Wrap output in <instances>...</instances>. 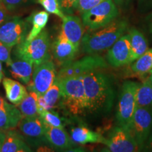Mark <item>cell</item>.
I'll return each instance as SVG.
<instances>
[{
    "mask_svg": "<svg viewBox=\"0 0 152 152\" xmlns=\"http://www.w3.org/2000/svg\"><path fill=\"white\" fill-rule=\"evenodd\" d=\"M118 16V9L113 0H104L96 7L82 14V21L90 30L103 28Z\"/></svg>",
    "mask_w": 152,
    "mask_h": 152,
    "instance_id": "obj_6",
    "label": "cell"
},
{
    "mask_svg": "<svg viewBox=\"0 0 152 152\" xmlns=\"http://www.w3.org/2000/svg\"><path fill=\"white\" fill-rule=\"evenodd\" d=\"M62 20L61 32L68 40L79 48L84 35V25L82 20L78 16L68 15L64 16Z\"/></svg>",
    "mask_w": 152,
    "mask_h": 152,
    "instance_id": "obj_14",
    "label": "cell"
},
{
    "mask_svg": "<svg viewBox=\"0 0 152 152\" xmlns=\"http://www.w3.org/2000/svg\"><path fill=\"white\" fill-rule=\"evenodd\" d=\"M38 94L33 91H30L21 102L17 104V107L23 117H35L39 115L37 109Z\"/></svg>",
    "mask_w": 152,
    "mask_h": 152,
    "instance_id": "obj_24",
    "label": "cell"
},
{
    "mask_svg": "<svg viewBox=\"0 0 152 152\" xmlns=\"http://www.w3.org/2000/svg\"><path fill=\"white\" fill-rule=\"evenodd\" d=\"M2 83L7 98L13 104L17 105L28 94L26 87L18 81L5 77Z\"/></svg>",
    "mask_w": 152,
    "mask_h": 152,
    "instance_id": "obj_19",
    "label": "cell"
},
{
    "mask_svg": "<svg viewBox=\"0 0 152 152\" xmlns=\"http://www.w3.org/2000/svg\"><path fill=\"white\" fill-rule=\"evenodd\" d=\"M49 13L45 11H40L34 13L30 17V20L33 27L26 37V40L30 41L39 35L42 31L48 22Z\"/></svg>",
    "mask_w": 152,
    "mask_h": 152,
    "instance_id": "obj_25",
    "label": "cell"
},
{
    "mask_svg": "<svg viewBox=\"0 0 152 152\" xmlns=\"http://www.w3.org/2000/svg\"><path fill=\"white\" fill-rule=\"evenodd\" d=\"M1 1H2V0H0V2H1Z\"/></svg>",
    "mask_w": 152,
    "mask_h": 152,
    "instance_id": "obj_44",
    "label": "cell"
},
{
    "mask_svg": "<svg viewBox=\"0 0 152 152\" xmlns=\"http://www.w3.org/2000/svg\"><path fill=\"white\" fill-rule=\"evenodd\" d=\"M128 23L124 19H116L103 28L90 30L81 40L83 51L89 55H96L109 50L128 29Z\"/></svg>",
    "mask_w": 152,
    "mask_h": 152,
    "instance_id": "obj_2",
    "label": "cell"
},
{
    "mask_svg": "<svg viewBox=\"0 0 152 152\" xmlns=\"http://www.w3.org/2000/svg\"><path fill=\"white\" fill-rule=\"evenodd\" d=\"M103 1L104 0H77L74 4L73 9L82 15Z\"/></svg>",
    "mask_w": 152,
    "mask_h": 152,
    "instance_id": "obj_30",
    "label": "cell"
},
{
    "mask_svg": "<svg viewBox=\"0 0 152 152\" xmlns=\"http://www.w3.org/2000/svg\"><path fill=\"white\" fill-rule=\"evenodd\" d=\"M6 132V130H5ZM31 150L23 141L20 137L16 132L10 130L5 132L4 139L1 144L0 152H21L30 151Z\"/></svg>",
    "mask_w": 152,
    "mask_h": 152,
    "instance_id": "obj_18",
    "label": "cell"
},
{
    "mask_svg": "<svg viewBox=\"0 0 152 152\" xmlns=\"http://www.w3.org/2000/svg\"><path fill=\"white\" fill-rule=\"evenodd\" d=\"M61 90L60 82L56 77L53 85L45 94L43 95H38V113L44 110L52 111L53 109L56 108L58 101L61 100Z\"/></svg>",
    "mask_w": 152,
    "mask_h": 152,
    "instance_id": "obj_15",
    "label": "cell"
},
{
    "mask_svg": "<svg viewBox=\"0 0 152 152\" xmlns=\"http://www.w3.org/2000/svg\"><path fill=\"white\" fill-rule=\"evenodd\" d=\"M5 136V131H0V149H1V144L3 143L4 139Z\"/></svg>",
    "mask_w": 152,
    "mask_h": 152,
    "instance_id": "obj_40",
    "label": "cell"
},
{
    "mask_svg": "<svg viewBox=\"0 0 152 152\" xmlns=\"http://www.w3.org/2000/svg\"><path fill=\"white\" fill-rule=\"evenodd\" d=\"M45 136L51 144L57 149H70L73 146V140L64 128H56L45 123Z\"/></svg>",
    "mask_w": 152,
    "mask_h": 152,
    "instance_id": "obj_17",
    "label": "cell"
},
{
    "mask_svg": "<svg viewBox=\"0 0 152 152\" xmlns=\"http://www.w3.org/2000/svg\"><path fill=\"white\" fill-rule=\"evenodd\" d=\"M14 54L19 59L28 61L34 66L50 60V40L48 33L42 30L32 40L24 39L17 45Z\"/></svg>",
    "mask_w": 152,
    "mask_h": 152,
    "instance_id": "obj_4",
    "label": "cell"
},
{
    "mask_svg": "<svg viewBox=\"0 0 152 152\" xmlns=\"http://www.w3.org/2000/svg\"><path fill=\"white\" fill-rule=\"evenodd\" d=\"M139 83L127 80L123 83L120 93L116 110V120L119 126L128 130L136 109V92Z\"/></svg>",
    "mask_w": 152,
    "mask_h": 152,
    "instance_id": "obj_5",
    "label": "cell"
},
{
    "mask_svg": "<svg viewBox=\"0 0 152 152\" xmlns=\"http://www.w3.org/2000/svg\"><path fill=\"white\" fill-rule=\"evenodd\" d=\"M129 36L130 39L132 57L131 63L137 59L149 49L148 42L144 35L137 29L132 28L129 30Z\"/></svg>",
    "mask_w": 152,
    "mask_h": 152,
    "instance_id": "obj_21",
    "label": "cell"
},
{
    "mask_svg": "<svg viewBox=\"0 0 152 152\" xmlns=\"http://www.w3.org/2000/svg\"><path fill=\"white\" fill-rule=\"evenodd\" d=\"M1 61H0V82L1 81L3 77H4V73L2 71V65H1Z\"/></svg>",
    "mask_w": 152,
    "mask_h": 152,
    "instance_id": "obj_41",
    "label": "cell"
},
{
    "mask_svg": "<svg viewBox=\"0 0 152 152\" xmlns=\"http://www.w3.org/2000/svg\"><path fill=\"white\" fill-rule=\"evenodd\" d=\"M11 105V104H9L7 103V102H6V101L1 96H0V111L2 109H7V108L9 107Z\"/></svg>",
    "mask_w": 152,
    "mask_h": 152,
    "instance_id": "obj_38",
    "label": "cell"
},
{
    "mask_svg": "<svg viewBox=\"0 0 152 152\" xmlns=\"http://www.w3.org/2000/svg\"><path fill=\"white\" fill-rule=\"evenodd\" d=\"M133 62L130 66L131 71L133 73L143 75L151 71L152 69V49H148L144 54Z\"/></svg>",
    "mask_w": 152,
    "mask_h": 152,
    "instance_id": "obj_27",
    "label": "cell"
},
{
    "mask_svg": "<svg viewBox=\"0 0 152 152\" xmlns=\"http://www.w3.org/2000/svg\"><path fill=\"white\" fill-rule=\"evenodd\" d=\"M136 106L152 109V85L147 80L139 83L136 92Z\"/></svg>",
    "mask_w": 152,
    "mask_h": 152,
    "instance_id": "obj_26",
    "label": "cell"
},
{
    "mask_svg": "<svg viewBox=\"0 0 152 152\" xmlns=\"http://www.w3.org/2000/svg\"><path fill=\"white\" fill-rule=\"evenodd\" d=\"M33 64L28 61L20 59L11 62L9 65L10 72L14 78L28 85L31 80L33 75Z\"/></svg>",
    "mask_w": 152,
    "mask_h": 152,
    "instance_id": "obj_22",
    "label": "cell"
},
{
    "mask_svg": "<svg viewBox=\"0 0 152 152\" xmlns=\"http://www.w3.org/2000/svg\"><path fill=\"white\" fill-rule=\"evenodd\" d=\"M23 118L19 109L14 105L0 111V131H7L18 126Z\"/></svg>",
    "mask_w": 152,
    "mask_h": 152,
    "instance_id": "obj_23",
    "label": "cell"
},
{
    "mask_svg": "<svg viewBox=\"0 0 152 152\" xmlns=\"http://www.w3.org/2000/svg\"><path fill=\"white\" fill-rule=\"evenodd\" d=\"M146 22H147V26L148 30L151 34H152V12L148 15L146 18Z\"/></svg>",
    "mask_w": 152,
    "mask_h": 152,
    "instance_id": "obj_37",
    "label": "cell"
},
{
    "mask_svg": "<svg viewBox=\"0 0 152 152\" xmlns=\"http://www.w3.org/2000/svg\"><path fill=\"white\" fill-rule=\"evenodd\" d=\"M132 49L129 34H124L113 44L106 54L109 65L118 68L131 64Z\"/></svg>",
    "mask_w": 152,
    "mask_h": 152,
    "instance_id": "obj_12",
    "label": "cell"
},
{
    "mask_svg": "<svg viewBox=\"0 0 152 152\" xmlns=\"http://www.w3.org/2000/svg\"><path fill=\"white\" fill-rule=\"evenodd\" d=\"M142 151H152V130L151 133L149 134V137H148L147 141H146L145 144L143 149L142 150Z\"/></svg>",
    "mask_w": 152,
    "mask_h": 152,
    "instance_id": "obj_36",
    "label": "cell"
},
{
    "mask_svg": "<svg viewBox=\"0 0 152 152\" xmlns=\"http://www.w3.org/2000/svg\"><path fill=\"white\" fill-rule=\"evenodd\" d=\"M87 100V111L108 114L115 99L113 83L109 75L96 70L81 76Z\"/></svg>",
    "mask_w": 152,
    "mask_h": 152,
    "instance_id": "obj_1",
    "label": "cell"
},
{
    "mask_svg": "<svg viewBox=\"0 0 152 152\" xmlns=\"http://www.w3.org/2000/svg\"><path fill=\"white\" fill-rule=\"evenodd\" d=\"M108 67L106 61L99 54L89 55L76 61H71L62 66L56 75L58 79L66 77H81L90 72L101 70Z\"/></svg>",
    "mask_w": 152,
    "mask_h": 152,
    "instance_id": "obj_7",
    "label": "cell"
},
{
    "mask_svg": "<svg viewBox=\"0 0 152 152\" xmlns=\"http://www.w3.org/2000/svg\"><path fill=\"white\" fill-rule=\"evenodd\" d=\"M11 49V47H7L4 44L0 42V61L6 63L8 66L12 62L10 56Z\"/></svg>",
    "mask_w": 152,
    "mask_h": 152,
    "instance_id": "obj_31",
    "label": "cell"
},
{
    "mask_svg": "<svg viewBox=\"0 0 152 152\" xmlns=\"http://www.w3.org/2000/svg\"><path fill=\"white\" fill-rule=\"evenodd\" d=\"M9 11L7 9L6 6L2 1L0 2V26L7 21L9 17Z\"/></svg>",
    "mask_w": 152,
    "mask_h": 152,
    "instance_id": "obj_35",
    "label": "cell"
},
{
    "mask_svg": "<svg viewBox=\"0 0 152 152\" xmlns=\"http://www.w3.org/2000/svg\"><path fill=\"white\" fill-rule=\"evenodd\" d=\"M138 9L141 12L152 10V0H138Z\"/></svg>",
    "mask_w": 152,
    "mask_h": 152,
    "instance_id": "obj_34",
    "label": "cell"
},
{
    "mask_svg": "<svg viewBox=\"0 0 152 152\" xmlns=\"http://www.w3.org/2000/svg\"><path fill=\"white\" fill-rule=\"evenodd\" d=\"M58 80L61 90V100L68 111L73 115H83L87 112L86 96L82 77H66Z\"/></svg>",
    "mask_w": 152,
    "mask_h": 152,
    "instance_id": "obj_3",
    "label": "cell"
},
{
    "mask_svg": "<svg viewBox=\"0 0 152 152\" xmlns=\"http://www.w3.org/2000/svg\"><path fill=\"white\" fill-rule=\"evenodd\" d=\"M56 68L52 59L34 66L31 80L28 84L29 91L43 95L54 83L56 77Z\"/></svg>",
    "mask_w": 152,
    "mask_h": 152,
    "instance_id": "obj_9",
    "label": "cell"
},
{
    "mask_svg": "<svg viewBox=\"0 0 152 152\" xmlns=\"http://www.w3.org/2000/svg\"><path fill=\"white\" fill-rule=\"evenodd\" d=\"M147 80H149V83H151V84L152 85V73L151 74V75H150L149 77H148V79H147Z\"/></svg>",
    "mask_w": 152,
    "mask_h": 152,
    "instance_id": "obj_42",
    "label": "cell"
},
{
    "mask_svg": "<svg viewBox=\"0 0 152 152\" xmlns=\"http://www.w3.org/2000/svg\"><path fill=\"white\" fill-rule=\"evenodd\" d=\"M106 151L134 152L140 151L137 144L126 129L121 126L114 128L106 138Z\"/></svg>",
    "mask_w": 152,
    "mask_h": 152,
    "instance_id": "obj_10",
    "label": "cell"
},
{
    "mask_svg": "<svg viewBox=\"0 0 152 152\" xmlns=\"http://www.w3.org/2000/svg\"><path fill=\"white\" fill-rule=\"evenodd\" d=\"M63 11L66 12H71L73 9L74 4L77 0H58Z\"/></svg>",
    "mask_w": 152,
    "mask_h": 152,
    "instance_id": "obj_33",
    "label": "cell"
},
{
    "mask_svg": "<svg viewBox=\"0 0 152 152\" xmlns=\"http://www.w3.org/2000/svg\"><path fill=\"white\" fill-rule=\"evenodd\" d=\"M152 130V109L136 106L128 131L142 151Z\"/></svg>",
    "mask_w": 152,
    "mask_h": 152,
    "instance_id": "obj_8",
    "label": "cell"
},
{
    "mask_svg": "<svg viewBox=\"0 0 152 152\" xmlns=\"http://www.w3.org/2000/svg\"><path fill=\"white\" fill-rule=\"evenodd\" d=\"M39 115L43 120L44 122L47 123V124L54 127H56V128H64L63 120L61 118L58 114L54 113V112L44 110V111L39 112Z\"/></svg>",
    "mask_w": 152,
    "mask_h": 152,
    "instance_id": "obj_29",
    "label": "cell"
},
{
    "mask_svg": "<svg viewBox=\"0 0 152 152\" xmlns=\"http://www.w3.org/2000/svg\"><path fill=\"white\" fill-rule=\"evenodd\" d=\"M72 140L75 143L86 144L89 143L104 144L106 138L99 133L85 127H77L71 132Z\"/></svg>",
    "mask_w": 152,
    "mask_h": 152,
    "instance_id": "obj_20",
    "label": "cell"
},
{
    "mask_svg": "<svg viewBox=\"0 0 152 152\" xmlns=\"http://www.w3.org/2000/svg\"><path fill=\"white\" fill-rule=\"evenodd\" d=\"M115 4L120 6V7H125L128 5L130 2L131 0H113Z\"/></svg>",
    "mask_w": 152,
    "mask_h": 152,
    "instance_id": "obj_39",
    "label": "cell"
},
{
    "mask_svg": "<svg viewBox=\"0 0 152 152\" xmlns=\"http://www.w3.org/2000/svg\"><path fill=\"white\" fill-rule=\"evenodd\" d=\"M19 130L30 137H41L45 135V123L39 115L35 117H23L18 124Z\"/></svg>",
    "mask_w": 152,
    "mask_h": 152,
    "instance_id": "obj_16",
    "label": "cell"
},
{
    "mask_svg": "<svg viewBox=\"0 0 152 152\" xmlns=\"http://www.w3.org/2000/svg\"><path fill=\"white\" fill-rule=\"evenodd\" d=\"M78 50L79 48L68 40L61 32L52 45L53 57L58 66H64L73 61Z\"/></svg>",
    "mask_w": 152,
    "mask_h": 152,
    "instance_id": "obj_13",
    "label": "cell"
},
{
    "mask_svg": "<svg viewBox=\"0 0 152 152\" xmlns=\"http://www.w3.org/2000/svg\"><path fill=\"white\" fill-rule=\"evenodd\" d=\"M28 0H2L4 4L9 11L14 10L19 6L26 3Z\"/></svg>",
    "mask_w": 152,
    "mask_h": 152,
    "instance_id": "obj_32",
    "label": "cell"
},
{
    "mask_svg": "<svg viewBox=\"0 0 152 152\" xmlns=\"http://www.w3.org/2000/svg\"><path fill=\"white\" fill-rule=\"evenodd\" d=\"M150 72H151V73H152V69L151 70V71H150Z\"/></svg>",
    "mask_w": 152,
    "mask_h": 152,
    "instance_id": "obj_43",
    "label": "cell"
},
{
    "mask_svg": "<svg viewBox=\"0 0 152 152\" xmlns=\"http://www.w3.org/2000/svg\"><path fill=\"white\" fill-rule=\"evenodd\" d=\"M36 1L42 6L49 14L56 15L61 19L65 16L64 11L61 8L58 0H36Z\"/></svg>",
    "mask_w": 152,
    "mask_h": 152,
    "instance_id": "obj_28",
    "label": "cell"
},
{
    "mask_svg": "<svg viewBox=\"0 0 152 152\" xmlns=\"http://www.w3.org/2000/svg\"><path fill=\"white\" fill-rule=\"evenodd\" d=\"M27 24L18 17L7 20L0 26V42L12 48L26 39Z\"/></svg>",
    "mask_w": 152,
    "mask_h": 152,
    "instance_id": "obj_11",
    "label": "cell"
}]
</instances>
